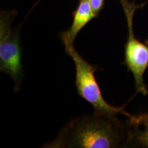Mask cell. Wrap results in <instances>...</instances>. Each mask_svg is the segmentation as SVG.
Instances as JSON below:
<instances>
[{
  "mask_svg": "<svg viewBox=\"0 0 148 148\" xmlns=\"http://www.w3.org/2000/svg\"><path fill=\"white\" fill-rule=\"evenodd\" d=\"M130 127L116 115L94 113L72 120L42 147L115 148L128 144Z\"/></svg>",
  "mask_w": 148,
  "mask_h": 148,
  "instance_id": "6da1fadb",
  "label": "cell"
},
{
  "mask_svg": "<svg viewBox=\"0 0 148 148\" xmlns=\"http://www.w3.org/2000/svg\"><path fill=\"white\" fill-rule=\"evenodd\" d=\"M64 49L75 65V86L77 93L93 107L95 113L112 116L121 114L128 118L132 117V115L126 112L123 106H113L103 99L95 75V71L99 68L85 60L77 52L73 45H64Z\"/></svg>",
  "mask_w": 148,
  "mask_h": 148,
  "instance_id": "7a4b0ae2",
  "label": "cell"
},
{
  "mask_svg": "<svg viewBox=\"0 0 148 148\" xmlns=\"http://www.w3.org/2000/svg\"><path fill=\"white\" fill-rule=\"evenodd\" d=\"M16 14L15 11H1L0 17V70L12 78L14 92L20 89L23 77L20 31L11 27Z\"/></svg>",
  "mask_w": 148,
  "mask_h": 148,
  "instance_id": "3957f363",
  "label": "cell"
},
{
  "mask_svg": "<svg viewBox=\"0 0 148 148\" xmlns=\"http://www.w3.org/2000/svg\"><path fill=\"white\" fill-rule=\"evenodd\" d=\"M121 4L124 11L127 24V39L125 45L123 64L134 76L135 86L137 92L143 95L147 94L143 81V75L148 67V45L142 42L134 36L133 31V18L136 10L143 8L145 3L136 4L128 0H121Z\"/></svg>",
  "mask_w": 148,
  "mask_h": 148,
  "instance_id": "277c9868",
  "label": "cell"
},
{
  "mask_svg": "<svg viewBox=\"0 0 148 148\" xmlns=\"http://www.w3.org/2000/svg\"><path fill=\"white\" fill-rule=\"evenodd\" d=\"M96 16L92 12L88 0H79L78 6L73 12V22L67 30L61 34L64 45H73L75 38L83 27Z\"/></svg>",
  "mask_w": 148,
  "mask_h": 148,
  "instance_id": "5b68a950",
  "label": "cell"
},
{
  "mask_svg": "<svg viewBox=\"0 0 148 148\" xmlns=\"http://www.w3.org/2000/svg\"><path fill=\"white\" fill-rule=\"evenodd\" d=\"M140 125H143L144 128L140 130L139 126H132L130 129L127 145H138V147L148 148V121Z\"/></svg>",
  "mask_w": 148,
  "mask_h": 148,
  "instance_id": "8992f818",
  "label": "cell"
},
{
  "mask_svg": "<svg viewBox=\"0 0 148 148\" xmlns=\"http://www.w3.org/2000/svg\"><path fill=\"white\" fill-rule=\"evenodd\" d=\"M146 121H148V112L138 116H132V117L129 118L128 123L132 126H140Z\"/></svg>",
  "mask_w": 148,
  "mask_h": 148,
  "instance_id": "52a82bcc",
  "label": "cell"
},
{
  "mask_svg": "<svg viewBox=\"0 0 148 148\" xmlns=\"http://www.w3.org/2000/svg\"><path fill=\"white\" fill-rule=\"evenodd\" d=\"M92 12L95 16H97L103 7L104 0H88Z\"/></svg>",
  "mask_w": 148,
  "mask_h": 148,
  "instance_id": "ba28073f",
  "label": "cell"
},
{
  "mask_svg": "<svg viewBox=\"0 0 148 148\" xmlns=\"http://www.w3.org/2000/svg\"><path fill=\"white\" fill-rule=\"evenodd\" d=\"M145 42L148 45V40H145Z\"/></svg>",
  "mask_w": 148,
  "mask_h": 148,
  "instance_id": "9c48e42d",
  "label": "cell"
}]
</instances>
